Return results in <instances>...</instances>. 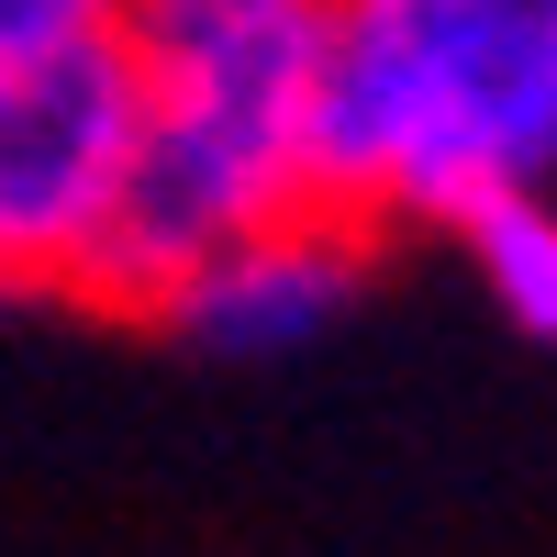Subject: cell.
I'll list each match as a JSON object with an SVG mask.
<instances>
[{
    "mask_svg": "<svg viewBox=\"0 0 557 557\" xmlns=\"http://www.w3.org/2000/svg\"><path fill=\"white\" fill-rule=\"evenodd\" d=\"M557 168V0L435 12V134L401 223H457L491 190H546Z\"/></svg>",
    "mask_w": 557,
    "mask_h": 557,
    "instance_id": "obj_3",
    "label": "cell"
},
{
    "mask_svg": "<svg viewBox=\"0 0 557 557\" xmlns=\"http://www.w3.org/2000/svg\"><path fill=\"white\" fill-rule=\"evenodd\" d=\"M457 235H469V268H480L491 312L513 335L557 346V201L546 190H491V201L457 212Z\"/></svg>",
    "mask_w": 557,
    "mask_h": 557,
    "instance_id": "obj_6",
    "label": "cell"
},
{
    "mask_svg": "<svg viewBox=\"0 0 557 557\" xmlns=\"http://www.w3.org/2000/svg\"><path fill=\"white\" fill-rule=\"evenodd\" d=\"M335 0H123L112 34L134 45L146 89H246V101H301L312 34Z\"/></svg>",
    "mask_w": 557,
    "mask_h": 557,
    "instance_id": "obj_5",
    "label": "cell"
},
{
    "mask_svg": "<svg viewBox=\"0 0 557 557\" xmlns=\"http://www.w3.org/2000/svg\"><path fill=\"white\" fill-rule=\"evenodd\" d=\"M301 101H246V89H157L134 168L112 190V223L89 246L78 290L101 312H146L190 278L212 246L301 201Z\"/></svg>",
    "mask_w": 557,
    "mask_h": 557,
    "instance_id": "obj_1",
    "label": "cell"
},
{
    "mask_svg": "<svg viewBox=\"0 0 557 557\" xmlns=\"http://www.w3.org/2000/svg\"><path fill=\"white\" fill-rule=\"evenodd\" d=\"M435 12H480V0H435Z\"/></svg>",
    "mask_w": 557,
    "mask_h": 557,
    "instance_id": "obj_8",
    "label": "cell"
},
{
    "mask_svg": "<svg viewBox=\"0 0 557 557\" xmlns=\"http://www.w3.org/2000/svg\"><path fill=\"white\" fill-rule=\"evenodd\" d=\"M146 101L157 89L123 34L0 57V278L78 290V268L112 223V190L134 168Z\"/></svg>",
    "mask_w": 557,
    "mask_h": 557,
    "instance_id": "obj_2",
    "label": "cell"
},
{
    "mask_svg": "<svg viewBox=\"0 0 557 557\" xmlns=\"http://www.w3.org/2000/svg\"><path fill=\"white\" fill-rule=\"evenodd\" d=\"M123 0H0V57H34V45H78V34H112Z\"/></svg>",
    "mask_w": 557,
    "mask_h": 557,
    "instance_id": "obj_7",
    "label": "cell"
},
{
    "mask_svg": "<svg viewBox=\"0 0 557 557\" xmlns=\"http://www.w3.org/2000/svg\"><path fill=\"white\" fill-rule=\"evenodd\" d=\"M357 278H368V223L290 201V212L246 223L235 246H212L157 301V323H178L201 357H290L357 301Z\"/></svg>",
    "mask_w": 557,
    "mask_h": 557,
    "instance_id": "obj_4",
    "label": "cell"
}]
</instances>
